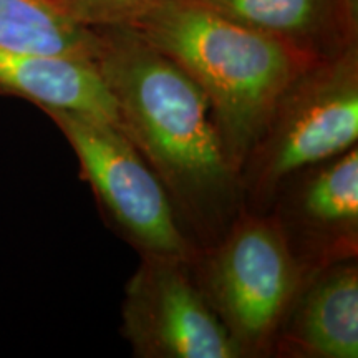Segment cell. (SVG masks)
<instances>
[{"label":"cell","instance_id":"cell-5","mask_svg":"<svg viewBox=\"0 0 358 358\" xmlns=\"http://www.w3.org/2000/svg\"><path fill=\"white\" fill-rule=\"evenodd\" d=\"M77 156L103 217L140 256L191 262L201 249L182 226L166 187L118 124L65 108H40Z\"/></svg>","mask_w":358,"mask_h":358},{"label":"cell","instance_id":"cell-4","mask_svg":"<svg viewBox=\"0 0 358 358\" xmlns=\"http://www.w3.org/2000/svg\"><path fill=\"white\" fill-rule=\"evenodd\" d=\"M189 268L243 358L271 357L306 280L275 219L243 208L216 243L198 250Z\"/></svg>","mask_w":358,"mask_h":358},{"label":"cell","instance_id":"cell-1","mask_svg":"<svg viewBox=\"0 0 358 358\" xmlns=\"http://www.w3.org/2000/svg\"><path fill=\"white\" fill-rule=\"evenodd\" d=\"M95 30L93 65L113 98L120 128L166 187L187 234L208 248L244 208L239 173L224 151L208 98L133 27Z\"/></svg>","mask_w":358,"mask_h":358},{"label":"cell","instance_id":"cell-6","mask_svg":"<svg viewBox=\"0 0 358 358\" xmlns=\"http://www.w3.org/2000/svg\"><path fill=\"white\" fill-rule=\"evenodd\" d=\"M122 332L138 358H243L189 262L176 257L141 256L124 285Z\"/></svg>","mask_w":358,"mask_h":358},{"label":"cell","instance_id":"cell-8","mask_svg":"<svg viewBox=\"0 0 358 358\" xmlns=\"http://www.w3.org/2000/svg\"><path fill=\"white\" fill-rule=\"evenodd\" d=\"M358 357V264H332L306 277L272 343L271 357Z\"/></svg>","mask_w":358,"mask_h":358},{"label":"cell","instance_id":"cell-2","mask_svg":"<svg viewBox=\"0 0 358 358\" xmlns=\"http://www.w3.org/2000/svg\"><path fill=\"white\" fill-rule=\"evenodd\" d=\"M127 25L203 90L237 173L285 88L317 62L198 0H163Z\"/></svg>","mask_w":358,"mask_h":358},{"label":"cell","instance_id":"cell-3","mask_svg":"<svg viewBox=\"0 0 358 358\" xmlns=\"http://www.w3.org/2000/svg\"><path fill=\"white\" fill-rule=\"evenodd\" d=\"M358 143V43L317 60L285 88L241 168L244 208L266 213L279 187Z\"/></svg>","mask_w":358,"mask_h":358},{"label":"cell","instance_id":"cell-7","mask_svg":"<svg viewBox=\"0 0 358 358\" xmlns=\"http://www.w3.org/2000/svg\"><path fill=\"white\" fill-rule=\"evenodd\" d=\"M266 213L303 275L358 257V146L294 174Z\"/></svg>","mask_w":358,"mask_h":358},{"label":"cell","instance_id":"cell-10","mask_svg":"<svg viewBox=\"0 0 358 358\" xmlns=\"http://www.w3.org/2000/svg\"><path fill=\"white\" fill-rule=\"evenodd\" d=\"M0 95L38 108L83 111L118 124L113 98L90 62L0 50Z\"/></svg>","mask_w":358,"mask_h":358},{"label":"cell","instance_id":"cell-11","mask_svg":"<svg viewBox=\"0 0 358 358\" xmlns=\"http://www.w3.org/2000/svg\"><path fill=\"white\" fill-rule=\"evenodd\" d=\"M0 50L93 64L96 30L58 0H0Z\"/></svg>","mask_w":358,"mask_h":358},{"label":"cell","instance_id":"cell-12","mask_svg":"<svg viewBox=\"0 0 358 358\" xmlns=\"http://www.w3.org/2000/svg\"><path fill=\"white\" fill-rule=\"evenodd\" d=\"M75 19L88 27L128 24L163 0H58Z\"/></svg>","mask_w":358,"mask_h":358},{"label":"cell","instance_id":"cell-9","mask_svg":"<svg viewBox=\"0 0 358 358\" xmlns=\"http://www.w3.org/2000/svg\"><path fill=\"white\" fill-rule=\"evenodd\" d=\"M312 60L358 43V0H198Z\"/></svg>","mask_w":358,"mask_h":358}]
</instances>
